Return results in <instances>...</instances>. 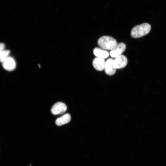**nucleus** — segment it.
<instances>
[{
  "mask_svg": "<svg viewBox=\"0 0 166 166\" xmlns=\"http://www.w3.org/2000/svg\"><path fill=\"white\" fill-rule=\"evenodd\" d=\"M10 51L9 50H4L0 53V62L3 63L9 57Z\"/></svg>",
  "mask_w": 166,
  "mask_h": 166,
  "instance_id": "nucleus-11",
  "label": "nucleus"
},
{
  "mask_svg": "<svg viewBox=\"0 0 166 166\" xmlns=\"http://www.w3.org/2000/svg\"><path fill=\"white\" fill-rule=\"evenodd\" d=\"M127 63V57L124 55H121L116 57L113 60V65L116 69H121L125 67Z\"/></svg>",
  "mask_w": 166,
  "mask_h": 166,
  "instance_id": "nucleus-3",
  "label": "nucleus"
},
{
  "mask_svg": "<svg viewBox=\"0 0 166 166\" xmlns=\"http://www.w3.org/2000/svg\"><path fill=\"white\" fill-rule=\"evenodd\" d=\"M5 45L4 44L0 43V53L5 50Z\"/></svg>",
  "mask_w": 166,
  "mask_h": 166,
  "instance_id": "nucleus-12",
  "label": "nucleus"
},
{
  "mask_svg": "<svg viewBox=\"0 0 166 166\" xmlns=\"http://www.w3.org/2000/svg\"><path fill=\"white\" fill-rule=\"evenodd\" d=\"M71 116L69 114L66 113L61 117L57 118L56 120V124L58 126H61L70 122Z\"/></svg>",
  "mask_w": 166,
  "mask_h": 166,
  "instance_id": "nucleus-10",
  "label": "nucleus"
},
{
  "mask_svg": "<svg viewBox=\"0 0 166 166\" xmlns=\"http://www.w3.org/2000/svg\"><path fill=\"white\" fill-rule=\"evenodd\" d=\"M3 63L4 68L7 71H12L16 68L15 62L11 57H8Z\"/></svg>",
  "mask_w": 166,
  "mask_h": 166,
  "instance_id": "nucleus-7",
  "label": "nucleus"
},
{
  "mask_svg": "<svg viewBox=\"0 0 166 166\" xmlns=\"http://www.w3.org/2000/svg\"><path fill=\"white\" fill-rule=\"evenodd\" d=\"M67 109L66 105L63 103L58 102L54 104L52 107L51 112L54 115L62 114L65 113Z\"/></svg>",
  "mask_w": 166,
  "mask_h": 166,
  "instance_id": "nucleus-5",
  "label": "nucleus"
},
{
  "mask_svg": "<svg viewBox=\"0 0 166 166\" xmlns=\"http://www.w3.org/2000/svg\"><path fill=\"white\" fill-rule=\"evenodd\" d=\"M126 47L125 44L123 42L117 44L110 51V56L113 58L122 55V53L125 50Z\"/></svg>",
  "mask_w": 166,
  "mask_h": 166,
  "instance_id": "nucleus-4",
  "label": "nucleus"
},
{
  "mask_svg": "<svg viewBox=\"0 0 166 166\" xmlns=\"http://www.w3.org/2000/svg\"><path fill=\"white\" fill-rule=\"evenodd\" d=\"M113 60L112 58L108 59L105 62V73L109 75H113L115 74L116 69L113 66Z\"/></svg>",
  "mask_w": 166,
  "mask_h": 166,
  "instance_id": "nucleus-6",
  "label": "nucleus"
},
{
  "mask_svg": "<svg viewBox=\"0 0 166 166\" xmlns=\"http://www.w3.org/2000/svg\"><path fill=\"white\" fill-rule=\"evenodd\" d=\"M92 63L96 70L102 71L104 69L105 62L104 59L96 57L93 60Z\"/></svg>",
  "mask_w": 166,
  "mask_h": 166,
  "instance_id": "nucleus-8",
  "label": "nucleus"
},
{
  "mask_svg": "<svg viewBox=\"0 0 166 166\" xmlns=\"http://www.w3.org/2000/svg\"><path fill=\"white\" fill-rule=\"evenodd\" d=\"M97 44L102 49L111 50L116 45L117 42L116 39L112 37L104 36L98 39Z\"/></svg>",
  "mask_w": 166,
  "mask_h": 166,
  "instance_id": "nucleus-2",
  "label": "nucleus"
},
{
  "mask_svg": "<svg viewBox=\"0 0 166 166\" xmlns=\"http://www.w3.org/2000/svg\"><path fill=\"white\" fill-rule=\"evenodd\" d=\"M151 26L147 23H144L134 27L131 30V35L134 38H138L142 37L150 32Z\"/></svg>",
  "mask_w": 166,
  "mask_h": 166,
  "instance_id": "nucleus-1",
  "label": "nucleus"
},
{
  "mask_svg": "<svg viewBox=\"0 0 166 166\" xmlns=\"http://www.w3.org/2000/svg\"><path fill=\"white\" fill-rule=\"evenodd\" d=\"M93 53L97 57L104 59L108 57L109 55V53L107 51L97 47L94 49Z\"/></svg>",
  "mask_w": 166,
  "mask_h": 166,
  "instance_id": "nucleus-9",
  "label": "nucleus"
}]
</instances>
